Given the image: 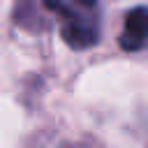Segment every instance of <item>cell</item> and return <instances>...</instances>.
I'll return each mask as SVG.
<instances>
[{
	"mask_svg": "<svg viewBox=\"0 0 148 148\" xmlns=\"http://www.w3.org/2000/svg\"><path fill=\"white\" fill-rule=\"evenodd\" d=\"M62 39L72 46V49H90L97 44L99 32L95 28V23L86 21L81 14L74 12V16L62 21Z\"/></svg>",
	"mask_w": 148,
	"mask_h": 148,
	"instance_id": "2",
	"label": "cell"
},
{
	"mask_svg": "<svg viewBox=\"0 0 148 148\" xmlns=\"http://www.w3.org/2000/svg\"><path fill=\"white\" fill-rule=\"evenodd\" d=\"M74 2H79V5H83V7H92L97 0H74Z\"/></svg>",
	"mask_w": 148,
	"mask_h": 148,
	"instance_id": "3",
	"label": "cell"
},
{
	"mask_svg": "<svg viewBox=\"0 0 148 148\" xmlns=\"http://www.w3.org/2000/svg\"><path fill=\"white\" fill-rule=\"evenodd\" d=\"M118 44L125 51H139L148 44V7H134L125 16V32Z\"/></svg>",
	"mask_w": 148,
	"mask_h": 148,
	"instance_id": "1",
	"label": "cell"
}]
</instances>
